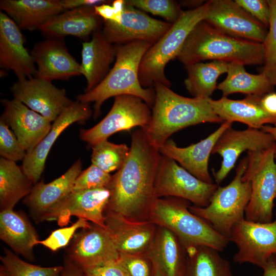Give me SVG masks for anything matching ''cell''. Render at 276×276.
I'll return each instance as SVG.
<instances>
[{
    "label": "cell",
    "mask_w": 276,
    "mask_h": 276,
    "mask_svg": "<svg viewBox=\"0 0 276 276\" xmlns=\"http://www.w3.org/2000/svg\"><path fill=\"white\" fill-rule=\"evenodd\" d=\"M233 123L224 121L205 139L186 147H179L169 139L159 148L161 154L169 157L192 175L208 183H213L209 171V160L213 149L221 135Z\"/></svg>",
    "instance_id": "23"
},
{
    "label": "cell",
    "mask_w": 276,
    "mask_h": 276,
    "mask_svg": "<svg viewBox=\"0 0 276 276\" xmlns=\"http://www.w3.org/2000/svg\"><path fill=\"white\" fill-rule=\"evenodd\" d=\"M261 129L271 134L276 142V123L273 124V126L265 125L262 127ZM275 159L276 161V152L275 154Z\"/></svg>",
    "instance_id": "51"
},
{
    "label": "cell",
    "mask_w": 276,
    "mask_h": 276,
    "mask_svg": "<svg viewBox=\"0 0 276 276\" xmlns=\"http://www.w3.org/2000/svg\"><path fill=\"white\" fill-rule=\"evenodd\" d=\"M276 143L267 149L247 152V165L243 180L251 183L250 197L245 212L248 221H272L276 198Z\"/></svg>",
    "instance_id": "8"
},
{
    "label": "cell",
    "mask_w": 276,
    "mask_h": 276,
    "mask_svg": "<svg viewBox=\"0 0 276 276\" xmlns=\"http://www.w3.org/2000/svg\"><path fill=\"white\" fill-rule=\"evenodd\" d=\"M31 55L37 70L34 77L52 82L81 75L80 64L68 52L63 38H47L34 45Z\"/></svg>",
    "instance_id": "19"
},
{
    "label": "cell",
    "mask_w": 276,
    "mask_h": 276,
    "mask_svg": "<svg viewBox=\"0 0 276 276\" xmlns=\"http://www.w3.org/2000/svg\"><path fill=\"white\" fill-rule=\"evenodd\" d=\"M189 203L186 200L176 197L156 198L150 210L148 220L170 230L186 250L205 246L223 251L229 239L192 213L189 209Z\"/></svg>",
    "instance_id": "5"
},
{
    "label": "cell",
    "mask_w": 276,
    "mask_h": 276,
    "mask_svg": "<svg viewBox=\"0 0 276 276\" xmlns=\"http://www.w3.org/2000/svg\"><path fill=\"white\" fill-rule=\"evenodd\" d=\"M61 2L65 11L81 7L96 6L110 3L104 0H61Z\"/></svg>",
    "instance_id": "46"
},
{
    "label": "cell",
    "mask_w": 276,
    "mask_h": 276,
    "mask_svg": "<svg viewBox=\"0 0 276 276\" xmlns=\"http://www.w3.org/2000/svg\"><path fill=\"white\" fill-rule=\"evenodd\" d=\"M90 225V223L87 220L79 218L71 226L53 231L46 239L39 240L38 244H41L51 250L56 251L66 246L78 229L86 228Z\"/></svg>",
    "instance_id": "38"
},
{
    "label": "cell",
    "mask_w": 276,
    "mask_h": 276,
    "mask_svg": "<svg viewBox=\"0 0 276 276\" xmlns=\"http://www.w3.org/2000/svg\"><path fill=\"white\" fill-rule=\"evenodd\" d=\"M95 6H85L65 11L49 19L38 30L47 38H64L73 36L85 40L99 30L101 18Z\"/></svg>",
    "instance_id": "25"
},
{
    "label": "cell",
    "mask_w": 276,
    "mask_h": 276,
    "mask_svg": "<svg viewBox=\"0 0 276 276\" xmlns=\"http://www.w3.org/2000/svg\"><path fill=\"white\" fill-rule=\"evenodd\" d=\"M92 114L88 104L73 101L53 122L50 131L42 140L31 151L27 153L21 168L34 185L38 182L48 154L58 136L69 126L75 122L86 121Z\"/></svg>",
    "instance_id": "18"
},
{
    "label": "cell",
    "mask_w": 276,
    "mask_h": 276,
    "mask_svg": "<svg viewBox=\"0 0 276 276\" xmlns=\"http://www.w3.org/2000/svg\"><path fill=\"white\" fill-rule=\"evenodd\" d=\"M188 77L184 82L188 92L195 98H210L217 88V81L227 73L228 63L220 61L198 62L185 66Z\"/></svg>",
    "instance_id": "34"
},
{
    "label": "cell",
    "mask_w": 276,
    "mask_h": 276,
    "mask_svg": "<svg viewBox=\"0 0 276 276\" xmlns=\"http://www.w3.org/2000/svg\"><path fill=\"white\" fill-rule=\"evenodd\" d=\"M230 241L237 247L234 262L249 263L263 268L276 255V219L260 223L244 219L233 227Z\"/></svg>",
    "instance_id": "11"
},
{
    "label": "cell",
    "mask_w": 276,
    "mask_h": 276,
    "mask_svg": "<svg viewBox=\"0 0 276 276\" xmlns=\"http://www.w3.org/2000/svg\"><path fill=\"white\" fill-rule=\"evenodd\" d=\"M81 75H84L87 92L97 86L108 73L111 63L116 59L115 45L108 41L102 31L94 32L92 38L82 43Z\"/></svg>",
    "instance_id": "28"
},
{
    "label": "cell",
    "mask_w": 276,
    "mask_h": 276,
    "mask_svg": "<svg viewBox=\"0 0 276 276\" xmlns=\"http://www.w3.org/2000/svg\"><path fill=\"white\" fill-rule=\"evenodd\" d=\"M104 215L106 227L120 253L146 255L155 236L156 224L130 219L107 208Z\"/></svg>",
    "instance_id": "20"
},
{
    "label": "cell",
    "mask_w": 276,
    "mask_h": 276,
    "mask_svg": "<svg viewBox=\"0 0 276 276\" xmlns=\"http://www.w3.org/2000/svg\"><path fill=\"white\" fill-rule=\"evenodd\" d=\"M20 28L6 13L0 12V65L12 71L18 80L35 76L37 70L33 59L24 45Z\"/></svg>",
    "instance_id": "22"
},
{
    "label": "cell",
    "mask_w": 276,
    "mask_h": 276,
    "mask_svg": "<svg viewBox=\"0 0 276 276\" xmlns=\"http://www.w3.org/2000/svg\"><path fill=\"white\" fill-rule=\"evenodd\" d=\"M235 2L266 28L268 27L270 7L267 1L235 0Z\"/></svg>",
    "instance_id": "43"
},
{
    "label": "cell",
    "mask_w": 276,
    "mask_h": 276,
    "mask_svg": "<svg viewBox=\"0 0 276 276\" xmlns=\"http://www.w3.org/2000/svg\"><path fill=\"white\" fill-rule=\"evenodd\" d=\"M218 187L201 180L173 159L161 154L154 181L156 198H179L205 207Z\"/></svg>",
    "instance_id": "9"
},
{
    "label": "cell",
    "mask_w": 276,
    "mask_h": 276,
    "mask_svg": "<svg viewBox=\"0 0 276 276\" xmlns=\"http://www.w3.org/2000/svg\"><path fill=\"white\" fill-rule=\"evenodd\" d=\"M155 276H159L156 271H155Z\"/></svg>",
    "instance_id": "53"
},
{
    "label": "cell",
    "mask_w": 276,
    "mask_h": 276,
    "mask_svg": "<svg viewBox=\"0 0 276 276\" xmlns=\"http://www.w3.org/2000/svg\"><path fill=\"white\" fill-rule=\"evenodd\" d=\"M172 25L154 19L139 9L124 4L120 22L104 21L102 31L105 38L112 44H124L138 40L155 43Z\"/></svg>",
    "instance_id": "15"
},
{
    "label": "cell",
    "mask_w": 276,
    "mask_h": 276,
    "mask_svg": "<svg viewBox=\"0 0 276 276\" xmlns=\"http://www.w3.org/2000/svg\"><path fill=\"white\" fill-rule=\"evenodd\" d=\"M112 175L91 164L77 177L73 190L108 188Z\"/></svg>",
    "instance_id": "40"
},
{
    "label": "cell",
    "mask_w": 276,
    "mask_h": 276,
    "mask_svg": "<svg viewBox=\"0 0 276 276\" xmlns=\"http://www.w3.org/2000/svg\"><path fill=\"white\" fill-rule=\"evenodd\" d=\"M226 73L225 79L217 86L223 97L234 93L263 96L273 91L274 86L264 74H249L242 64L228 63Z\"/></svg>",
    "instance_id": "32"
},
{
    "label": "cell",
    "mask_w": 276,
    "mask_h": 276,
    "mask_svg": "<svg viewBox=\"0 0 276 276\" xmlns=\"http://www.w3.org/2000/svg\"><path fill=\"white\" fill-rule=\"evenodd\" d=\"M62 266V270L60 276H85L83 269L67 256L64 258Z\"/></svg>",
    "instance_id": "47"
},
{
    "label": "cell",
    "mask_w": 276,
    "mask_h": 276,
    "mask_svg": "<svg viewBox=\"0 0 276 276\" xmlns=\"http://www.w3.org/2000/svg\"><path fill=\"white\" fill-rule=\"evenodd\" d=\"M275 143L271 134L261 129L248 127L238 130L232 126L228 128L219 137L212 152L222 158L220 168L213 172L216 183L219 185L225 179L243 152L264 150Z\"/></svg>",
    "instance_id": "13"
},
{
    "label": "cell",
    "mask_w": 276,
    "mask_h": 276,
    "mask_svg": "<svg viewBox=\"0 0 276 276\" xmlns=\"http://www.w3.org/2000/svg\"><path fill=\"white\" fill-rule=\"evenodd\" d=\"M117 261L129 276H155L154 266L146 255L120 253Z\"/></svg>",
    "instance_id": "41"
},
{
    "label": "cell",
    "mask_w": 276,
    "mask_h": 276,
    "mask_svg": "<svg viewBox=\"0 0 276 276\" xmlns=\"http://www.w3.org/2000/svg\"><path fill=\"white\" fill-rule=\"evenodd\" d=\"M204 19L229 36L263 43L267 28L231 0H210Z\"/></svg>",
    "instance_id": "12"
},
{
    "label": "cell",
    "mask_w": 276,
    "mask_h": 276,
    "mask_svg": "<svg viewBox=\"0 0 276 276\" xmlns=\"http://www.w3.org/2000/svg\"><path fill=\"white\" fill-rule=\"evenodd\" d=\"M1 261L9 276H60L62 266L42 267L24 261L12 251L4 248Z\"/></svg>",
    "instance_id": "36"
},
{
    "label": "cell",
    "mask_w": 276,
    "mask_h": 276,
    "mask_svg": "<svg viewBox=\"0 0 276 276\" xmlns=\"http://www.w3.org/2000/svg\"><path fill=\"white\" fill-rule=\"evenodd\" d=\"M261 104L268 113L276 117V93L272 91L262 96Z\"/></svg>",
    "instance_id": "48"
},
{
    "label": "cell",
    "mask_w": 276,
    "mask_h": 276,
    "mask_svg": "<svg viewBox=\"0 0 276 276\" xmlns=\"http://www.w3.org/2000/svg\"><path fill=\"white\" fill-rule=\"evenodd\" d=\"M124 2L123 0L113 1L111 5L105 3L94 7L95 13L104 21L119 23L121 21Z\"/></svg>",
    "instance_id": "44"
},
{
    "label": "cell",
    "mask_w": 276,
    "mask_h": 276,
    "mask_svg": "<svg viewBox=\"0 0 276 276\" xmlns=\"http://www.w3.org/2000/svg\"><path fill=\"white\" fill-rule=\"evenodd\" d=\"M0 8L20 29L34 30L65 10L61 0H2Z\"/></svg>",
    "instance_id": "29"
},
{
    "label": "cell",
    "mask_w": 276,
    "mask_h": 276,
    "mask_svg": "<svg viewBox=\"0 0 276 276\" xmlns=\"http://www.w3.org/2000/svg\"><path fill=\"white\" fill-rule=\"evenodd\" d=\"M146 255L159 276H180L187 257L186 249L178 237L160 226L157 227L153 242Z\"/></svg>",
    "instance_id": "27"
},
{
    "label": "cell",
    "mask_w": 276,
    "mask_h": 276,
    "mask_svg": "<svg viewBox=\"0 0 276 276\" xmlns=\"http://www.w3.org/2000/svg\"><path fill=\"white\" fill-rule=\"evenodd\" d=\"M33 182L16 162L0 158L1 211L13 209L16 203L27 196Z\"/></svg>",
    "instance_id": "31"
},
{
    "label": "cell",
    "mask_w": 276,
    "mask_h": 276,
    "mask_svg": "<svg viewBox=\"0 0 276 276\" xmlns=\"http://www.w3.org/2000/svg\"><path fill=\"white\" fill-rule=\"evenodd\" d=\"M110 196L108 188L73 190L45 216L44 221H57L59 226H64L75 216L106 228L104 214Z\"/></svg>",
    "instance_id": "16"
},
{
    "label": "cell",
    "mask_w": 276,
    "mask_h": 276,
    "mask_svg": "<svg viewBox=\"0 0 276 276\" xmlns=\"http://www.w3.org/2000/svg\"><path fill=\"white\" fill-rule=\"evenodd\" d=\"M154 43L138 40L115 45L116 59L113 67L97 86L78 95L77 100L86 104L94 102L95 119L100 115L101 106L107 99L120 95L138 97L152 107L155 98V89L141 85L139 71L144 54Z\"/></svg>",
    "instance_id": "4"
},
{
    "label": "cell",
    "mask_w": 276,
    "mask_h": 276,
    "mask_svg": "<svg viewBox=\"0 0 276 276\" xmlns=\"http://www.w3.org/2000/svg\"><path fill=\"white\" fill-rule=\"evenodd\" d=\"M82 269L85 276H129L117 260L101 266Z\"/></svg>",
    "instance_id": "45"
},
{
    "label": "cell",
    "mask_w": 276,
    "mask_h": 276,
    "mask_svg": "<svg viewBox=\"0 0 276 276\" xmlns=\"http://www.w3.org/2000/svg\"><path fill=\"white\" fill-rule=\"evenodd\" d=\"M187 257L180 276H234L230 262L212 248L186 250Z\"/></svg>",
    "instance_id": "33"
},
{
    "label": "cell",
    "mask_w": 276,
    "mask_h": 276,
    "mask_svg": "<svg viewBox=\"0 0 276 276\" xmlns=\"http://www.w3.org/2000/svg\"><path fill=\"white\" fill-rule=\"evenodd\" d=\"M0 276H9L2 265L0 266Z\"/></svg>",
    "instance_id": "52"
},
{
    "label": "cell",
    "mask_w": 276,
    "mask_h": 276,
    "mask_svg": "<svg viewBox=\"0 0 276 276\" xmlns=\"http://www.w3.org/2000/svg\"><path fill=\"white\" fill-rule=\"evenodd\" d=\"M124 2L126 5L161 16L171 24L178 19L182 11L177 3L171 0H126Z\"/></svg>",
    "instance_id": "37"
},
{
    "label": "cell",
    "mask_w": 276,
    "mask_h": 276,
    "mask_svg": "<svg viewBox=\"0 0 276 276\" xmlns=\"http://www.w3.org/2000/svg\"><path fill=\"white\" fill-rule=\"evenodd\" d=\"M247 165L246 157L238 165L233 179L226 186H219L206 206L189 207L192 213L229 239L234 226L245 219V210L250 197L251 183L242 179Z\"/></svg>",
    "instance_id": "7"
},
{
    "label": "cell",
    "mask_w": 276,
    "mask_h": 276,
    "mask_svg": "<svg viewBox=\"0 0 276 276\" xmlns=\"http://www.w3.org/2000/svg\"><path fill=\"white\" fill-rule=\"evenodd\" d=\"M160 156L143 128L133 131L129 155L112 175L108 187L110 196L107 209L130 219L148 220L157 198L154 181Z\"/></svg>",
    "instance_id": "1"
},
{
    "label": "cell",
    "mask_w": 276,
    "mask_h": 276,
    "mask_svg": "<svg viewBox=\"0 0 276 276\" xmlns=\"http://www.w3.org/2000/svg\"><path fill=\"white\" fill-rule=\"evenodd\" d=\"M260 73L264 74L272 85H276V63L271 65H264L260 68Z\"/></svg>",
    "instance_id": "49"
},
{
    "label": "cell",
    "mask_w": 276,
    "mask_h": 276,
    "mask_svg": "<svg viewBox=\"0 0 276 276\" xmlns=\"http://www.w3.org/2000/svg\"><path fill=\"white\" fill-rule=\"evenodd\" d=\"M1 102L4 110L0 119L11 128L26 152L31 151L50 131L52 122L16 99Z\"/></svg>",
    "instance_id": "21"
},
{
    "label": "cell",
    "mask_w": 276,
    "mask_h": 276,
    "mask_svg": "<svg viewBox=\"0 0 276 276\" xmlns=\"http://www.w3.org/2000/svg\"><path fill=\"white\" fill-rule=\"evenodd\" d=\"M262 96L247 95L241 100H232L223 97L218 100L208 99L215 113L222 121L238 122L248 127L261 129L267 124L276 123V117L268 113L261 104Z\"/></svg>",
    "instance_id": "26"
},
{
    "label": "cell",
    "mask_w": 276,
    "mask_h": 276,
    "mask_svg": "<svg viewBox=\"0 0 276 276\" xmlns=\"http://www.w3.org/2000/svg\"><path fill=\"white\" fill-rule=\"evenodd\" d=\"M14 99L53 122L73 101L64 89L36 77L17 80L10 88Z\"/></svg>",
    "instance_id": "17"
},
{
    "label": "cell",
    "mask_w": 276,
    "mask_h": 276,
    "mask_svg": "<svg viewBox=\"0 0 276 276\" xmlns=\"http://www.w3.org/2000/svg\"><path fill=\"white\" fill-rule=\"evenodd\" d=\"M91 148L92 164L108 173L120 169L130 151L127 145L116 144L108 140L93 145Z\"/></svg>",
    "instance_id": "35"
},
{
    "label": "cell",
    "mask_w": 276,
    "mask_h": 276,
    "mask_svg": "<svg viewBox=\"0 0 276 276\" xmlns=\"http://www.w3.org/2000/svg\"><path fill=\"white\" fill-rule=\"evenodd\" d=\"M82 167V162L78 159L59 177L47 183L41 181L33 186L24 203L34 221L37 223L44 221L45 216L73 191Z\"/></svg>",
    "instance_id": "24"
},
{
    "label": "cell",
    "mask_w": 276,
    "mask_h": 276,
    "mask_svg": "<svg viewBox=\"0 0 276 276\" xmlns=\"http://www.w3.org/2000/svg\"><path fill=\"white\" fill-rule=\"evenodd\" d=\"M209 7L208 1L198 8L182 11L167 32L148 50L141 60L139 71V80L143 87H152L157 83L170 86L165 74V66L177 57L193 28L205 19Z\"/></svg>",
    "instance_id": "6"
},
{
    "label": "cell",
    "mask_w": 276,
    "mask_h": 276,
    "mask_svg": "<svg viewBox=\"0 0 276 276\" xmlns=\"http://www.w3.org/2000/svg\"><path fill=\"white\" fill-rule=\"evenodd\" d=\"M275 200H276V198H275ZM275 219H276V211H275Z\"/></svg>",
    "instance_id": "54"
},
{
    "label": "cell",
    "mask_w": 276,
    "mask_h": 276,
    "mask_svg": "<svg viewBox=\"0 0 276 276\" xmlns=\"http://www.w3.org/2000/svg\"><path fill=\"white\" fill-rule=\"evenodd\" d=\"M270 7L269 30L262 43L265 52L264 65L276 63V0L267 1Z\"/></svg>",
    "instance_id": "42"
},
{
    "label": "cell",
    "mask_w": 276,
    "mask_h": 276,
    "mask_svg": "<svg viewBox=\"0 0 276 276\" xmlns=\"http://www.w3.org/2000/svg\"><path fill=\"white\" fill-rule=\"evenodd\" d=\"M0 238L15 252L33 261L34 247L38 244V234L28 219L13 209L0 213Z\"/></svg>",
    "instance_id": "30"
},
{
    "label": "cell",
    "mask_w": 276,
    "mask_h": 276,
    "mask_svg": "<svg viewBox=\"0 0 276 276\" xmlns=\"http://www.w3.org/2000/svg\"><path fill=\"white\" fill-rule=\"evenodd\" d=\"M155 98L150 125L143 129L158 149L173 133L201 123L223 121L213 111L208 99L179 95L160 83L154 85Z\"/></svg>",
    "instance_id": "2"
},
{
    "label": "cell",
    "mask_w": 276,
    "mask_h": 276,
    "mask_svg": "<svg viewBox=\"0 0 276 276\" xmlns=\"http://www.w3.org/2000/svg\"><path fill=\"white\" fill-rule=\"evenodd\" d=\"M114 98L111 109L100 122L89 129L80 130L81 140L91 146L117 132L136 126L145 129L151 123V107L141 98L128 95Z\"/></svg>",
    "instance_id": "10"
},
{
    "label": "cell",
    "mask_w": 276,
    "mask_h": 276,
    "mask_svg": "<svg viewBox=\"0 0 276 276\" xmlns=\"http://www.w3.org/2000/svg\"><path fill=\"white\" fill-rule=\"evenodd\" d=\"M177 58L185 66L206 60L244 65L265 62L262 43L229 36L204 20L192 30Z\"/></svg>",
    "instance_id": "3"
},
{
    "label": "cell",
    "mask_w": 276,
    "mask_h": 276,
    "mask_svg": "<svg viewBox=\"0 0 276 276\" xmlns=\"http://www.w3.org/2000/svg\"><path fill=\"white\" fill-rule=\"evenodd\" d=\"M262 269V276H276V255L272 256Z\"/></svg>",
    "instance_id": "50"
},
{
    "label": "cell",
    "mask_w": 276,
    "mask_h": 276,
    "mask_svg": "<svg viewBox=\"0 0 276 276\" xmlns=\"http://www.w3.org/2000/svg\"><path fill=\"white\" fill-rule=\"evenodd\" d=\"M119 255L108 230L93 223L75 234L67 250V257L82 269L116 261Z\"/></svg>",
    "instance_id": "14"
},
{
    "label": "cell",
    "mask_w": 276,
    "mask_h": 276,
    "mask_svg": "<svg viewBox=\"0 0 276 276\" xmlns=\"http://www.w3.org/2000/svg\"><path fill=\"white\" fill-rule=\"evenodd\" d=\"M27 154L9 125L0 119V155L7 159L23 160Z\"/></svg>",
    "instance_id": "39"
}]
</instances>
